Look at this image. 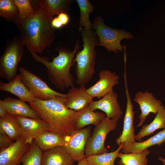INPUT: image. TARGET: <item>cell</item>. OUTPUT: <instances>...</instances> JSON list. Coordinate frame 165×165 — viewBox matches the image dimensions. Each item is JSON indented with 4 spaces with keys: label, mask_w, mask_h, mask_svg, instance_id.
<instances>
[{
    "label": "cell",
    "mask_w": 165,
    "mask_h": 165,
    "mask_svg": "<svg viewBox=\"0 0 165 165\" xmlns=\"http://www.w3.org/2000/svg\"><path fill=\"white\" fill-rule=\"evenodd\" d=\"M53 18L45 8L38 6L31 17L24 20L18 18L14 22L28 50L41 53L52 44L56 36V29L51 24Z\"/></svg>",
    "instance_id": "cell-1"
},
{
    "label": "cell",
    "mask_w": 165,
    "mask_h": 165,
    "mask_svg": "<svg viewBox=\"0 0 165 165\" xmlns=\"http://www.w3.org/2000/svg\"><path fill=\"white\" fill-rule=\"evenodd\" d=\"M14 142L3 131L0 130V150L7 148Z\"/></svg>",
    "instance_id": "cell-32"
},
{
    "label": "cell",
    "mask_w": 165,
    "mask_h": 165,
    "mask_svg": "<svg viewBox=\"0 0 165 165\" xmlns=\"http://www.w3.org/2000/svg\"><path fill=\"white\" fill-rule=\"evenodd\" d=\"M124 78L127 98L126 108L123 119V130L116 141L119 146L123 144V148L128 147L136 142L134 126L135 112L133 110L134 105L129 92L126 77Z\"/></svg>",
    "instance_id": "cell-10"
},
{
    "label": "cell",
    "mask_w": 165,
    "mask_h": 165,
    "mask_svg": "<svg viewBox=\"0 0 165 165\" xmlns=\"http://www.w3.org/2000/svg\"><path fill=\"white\" fill-rule=\"evenodd\" d=\"M165 142V129L145 141H136L128 147L123 148L121 152L124 153L139 152L152 146L160 145Z\"/></svg>",
    "instance_id": "cell-23"
},
{
    "label": "cell",
    "mask_w": 165,
    "mask_h": 165,
    "mask_svg": "<svg viewBox=\"0 0 165 165\" xmlns=\"http://www.w3.org/2000/svg\"><path fill=\"white\" fill-rule=\"evenodd\" d=\"M19 71L23 82L36 99L46 101L58 97H66V94L52 89L41 78L25 68L20 67Z\"/></svg>",
    "instance_id": "cell-8"
},
{
    "label": "cell",
    "mask_w": 165,
    "mask_h": 165,
    "mask_svg": "<svg viewBox=\"0 0 165 165\" xmlns=\"http://www.w3.org/2000/svg\"><path fill=\"white\" fill-rule=\"evenodd\" d=\"M0 90L10 93L19 99L29 103L36 99L23 82L20 74H17L13 80L8 82L0 80Z\"/></svg>",
    "instance_id": "cell-18"
},
{
    "label": "cell",
    "mask_w": 165,
    "mask_h": 165,
    "mask_svg": "<svg viewBox=\"0 0 165 165\" xmlns=\"http://www.w3.org/2000/svg\"><path fill=\"white\" fill-rule=\"evenodd\" d=\"M8 113L14 116L40 118L38 113L25 102L10 97L1 100Z\"/></svg>",
    "instance_id": "cell-16"
},
{
    "label": "cell",
    "mask_w": 165,
    "mask_h": 165,
    "mask_svg": "<svg viewBox=\"0 0 165 165\" xmlns=\"http://www.w3.org/2000/svg\"><path fill=\"white\" fill-rule=\"evenodd\" d=\"M150 151L148 148L139 152L124 153L119 152L118 157L120 158L119 165H147V156Z\"/></svg>",
    "instance_id": "cell-26"
},
{
    "label": "cell",
    "mask_w": 165,
    "mask_h": 165,
    "mask_svg": "<svg viewBox=\"0 0 165 165\" xmlns=\"http://www.w3.org/2000/svg\"><path fill=\"white\" fill-rule=\"evenodd\" d=\"M83 42V48L76 53L74 60L75 64L76 83L85 85L92 79L95 72L96 53L95 47L98 39L95 32L80 28Z\"/></svg>",
    "instance_id": "cell-4"
},
{
    "label": "cell",
    "mask_w": 165,
    "mask_h": 165,
    "mask_svg": "<svg viewBox=\"0 0 165 165\" xmlns=\"http://www.w3.org/2000/svg\"><path fill=\"white\" fill-rule=\"evenodd\" d=\"M31 142L22 137L9 147L0 150V165H17L24 155L30 148Z\"/></svg>",
    "instance_id": "cell-13"
},
{
    "label": "cell",
    "mask_w": 165,
    "mask_h": 165,
    "mask_svg": "<svg viewBox=\"0 0 165 165\" xmlns=\"http://www.w3.org/2000/svg\"><path fill=\"white\" fill-rule=\"evenodd\" d=\"M165 129V108L162 105L160 108L154 120L150 123L143 125L137 134L135 140L140 141L146 136L150 135L160 129Z\"/></svg>",
    "instance_id": "cell-22"
},
{
    "label": "cell",
    "mask_w": 165,
    "mask_h": 165,
    "mask_svg": "<svg viewBox=\"0 0 165 165\" xmlns=\"http://www.w3.org/2000/svg\"><path fill=\"white\" fill-rule=\"evenodd\" d=\"M80 10L79 23L80 28L87 30L92 29L90 15L94 10V6L88 0H76Z\"/></svg>",
    "instance_id": "cell-28"
},
{
    "label": "cell",
    "mask_w": 165,
    "mask_h": 165,
    "mask_svg": "<svg viewBox=\"0 0 165 165\" xmlns=\"http://www.w3.org/2000/svg\"><path fill=\"white\" fill-rule=\"evenodd\" d=\"M134 101L139 105L141 113L138 117L140 121L137 127L142 126L148 116L151 113L156 114L162 105V102L153 94L147 91H139L134 95Z\"/></svg>",
    "instance_id": "cell-14"
},
{
    "label": "cell",
    "mask_w": 165,
    "mask_h": 165,
    "mask_svg": "<svg viewBox=\"0 0 165 165\" xmlns=\"http://www.w3.org/2000/svg\"><path fill=\"white\" fill-rule=\"evenodd\" d=\"M78 162V163L76 165H91L85 160L84 158Z\"/></svg>",
    "instance_id": "cell-36"
},
{
    "label": "cell",
    "mask_w": 165,
    "mask_h": 165,
    "mask_svg": "<svg viewBox=\"0 0 165 165\" xmlns=\"http://www.w3.org/2000/svg\"><path fill=\"white\" fill-rule=\"evenodd\" d=\"M18 9L19 18L21 20L28 18L33 15L35 10L31 0H14Z\"/></svg>",
    "instance_id": "cell-31"
},
{
    "label": "cell",
    "mask_w": 165,
    "mask_h": 165,
    "mask_svg": "<svg viewBox=\"0 0 165 165\" xmlns=\"http://www.w3.org/2000/svg\"><path fill=\"white\" fill-rule=\"evenodd\" d=\"M118 96L113 90L99 100L93 101L89 105L93 110H100L104 112L106 117L119 120L123 114L118 101Z\"/></svg>",
    "instance_id": "cell-12"
},
{
    "label": "cell",
    "mask_w": 165,
    "mask_h": 165,
    "mask_svg": "<svg viewBox=\"0 0 165 165\" xmlns=\"http://www.w3.org/2000/svg\"><path fill=\"white\" fill-rule=\"evenodd\" d=\"M57 16L63 26L67 24L69 21L70 18L67 13H61Z\"/></svg>",
    "instance_id": "cell-33"
},
{
    "label": "cell",
    "mask_w": 165,
    "mask_h": 165,
    "mask_svg": "<svg viewBox=\"0 0 165 165\" xmlns=\"http://www.w3.org/2000/svg\"><path fill=\"white\" fill-rule=\"evenodd\" d=\"M98 80L86 89L88 94L93 98L101 99L113 90V87L119 83V77L115 72L101 70L98 74Z\"/></svg>",
    "instance_id": "cell-11"
},
{
    "label": "cell",
    "mask_w": 165,
    "mask_h": 165,
    "mask_svg": "<svg viewBox=\"0 0 165 165\" xmlns=\"http://www.w3.org/2000/svg\"><path fill=\"white\" fill-rule=\"evenodd\" d=\"M64 98L58 97L46 101L36 99L29 104L37 112L39 118L47 123L48 131L66 136L70 135L75 130L76 111L65 106Z\"/></svg>",
    "instance_id": "cell-2"
},
{
    "label": "cell",
    "mask_w": 165,
    "mask_h": 165,
    "mask_svg": "<svg viewBox=\"0 0 165 165\" xmlns=\"http://www.w3.org/2000/svg\"><path fill=\"white\" fill-rule=\"evenodd\" d=\"M75 161L64 146L42 151L41 165H73Z\"/></svg>",
    "instance_id": "cell-17"
},
{
    "label": "cell",
    "mask_w": 165,
    "mask_h": 165,
    "mask_svg": "<svg viewBox=\"0 0 165 165\" xmlns=\"http://www.w3.org/2000/svg\"><path fill=\"white\" fill-rule=\"evenodd\" d=\"M92 28L95 30L98 38V46L103 47L108 51L116 53L122 52L124 49V46L121 43L123 39H130L134 37L130 33L125 30L115 29L108 26L100 16H97L94 19Z\"/></svg>",
    "instance_id": "cell-5"
},
{
    "label": "cell",
    "mask_w": 165,
    "mask_h": 165,
    "mask_svg": "<svg viewBox=\"0 0 165 165\" xmlns=\"http://www.w3.org/2000/svg\"><path fill=\"white\" fill-rule=\"evenodd\" d=\"M0 130L3 131L14 141L23 137L19 123L14 116L9 114L3 117H0Z\"/></svg>",
    "instance_id": "cell-25"
},
{
    "label": "cell",
    "mask_w": 165,
    "mask_h": 165,
    "mask_svg": "<svg viewBox=\"0 0 165 165\" xmlns=\"http://www.w3.org/2000/svg\"><path fill=\"white\" fill-rule=\"evenodd\" d=\"M42 151L34 139L28 150L20 159L22 165H41Z\"/></svg>",
    "instance_id": "cell-29"
},
{
    "label": "cell",
    "mask_w": 165,
    "mask_h": 165,
    "mask_svg": "<svg viewBox=\"0 0 165 165\" xmlns=\"http://www.w3.org/2000/svg\"><path fill=\"white\" fill-rule=\"evenodd\" d=\"M14 117L20 127L23 137L33 138L38 134L48 130V124L40 118H33L20 116Z\"/></svg>",
    "instance_id": "cell-19"
},
{
    "label": "cell",
    "mask_w": 165,
    "mask_h": 165,
    "mask_svg": "<svg viewBox=\"0 0 165 165\" xmlns=\"http://www.w3.org/2000/svg\"><path fill=\"white\" fill-rule=\"evenodd\" d=\"M35 2L38 6L45 8L50 15L53 18L61 13H68L69 11L73 0H39Z\"/></svg>",
    "instance_id": "cell-24"
},
{
    "label": "cell",
    "mask_w": 165,
    "mask_h": 165,
    "mask_svg": "<svg viewBox=\"0 0 165 165\" xmlns=\"http://www.w3.org/2000/svg\"><path fill=\"white\" fill-rule=\"evenodd\" d=\"M25 46L19 35L6 40V48L0 58V76L9 82L16 76L18 67Z\"/></svg>",
    "instance_id": "cell-6"
},
{
    "label": "cell",
    "mask_w": 165,
    "mask_h": 165,
    "mask_svg": "<svg viewBox=\"0 0 165 165\" xmlns=\"http://www.w3.org/2000/svg\"><path fill=\"white\" fill-rule=\"evenodd\" d=\"M19 13L14 0H0V16L9 22H14L19 18Z\"/></svg>",
    "instance_id": "cell-30"
},
{
    "label": "cell",
    "mask_w": 165,
    "mask_h": 165,
    "mask_svg": "<svg viewBox=\"0 0 165 165\" xmlns=\"http://www.w3.org/2000/svg\"><path fill=\"white\" fill-rule=\"evenodd\" d=\"M158 160L162 162L163 165H165V158H163L162 157L159 156L158 158Z\"/></svg>",
    "instance_id": "cell-37"
},
{
    "label": "cell",
    "mask_w": 165,
    "mask_h": 165,
    "mask_svg": "<svg viewBox=\"0 0 165 165\" xmlns=\"http://www.w3.org/2000/svg\"><path fill=\"white\" fill-rule=\"evenodd\" d=\"M123 146L122 144L114 151L90 155L85 157L84 159L91 165H114L115 160Z\"/></svg>",
    "instance_id": "cell-27"
},
{
    "label": "cell",
    "mask_w": 165,
    "mask_h": 165,
    "mask_svg": "<svg viewBox=\"0 0 165 165\" xmlns=\"http://www.w3.org/2000/svg\"><path fill=\"white\" fill-rule=\"evenodd\" d=\"M105 114L92 110L89 105L83 109L76 111L75 116V130H79L86 126H95L106 117Z\"/></svg>",
    "instance_id": "cell-20"
},
{
    "label": "cell",
    "mask_w": 165,
    "mask_h": 165,
    "mask_svg": "<svg viewBox=\"0 0 165 165\" xmlns=\"http://www.w3.org/2000/svg\"><path fill=\"white\" fill-rule=\"evenodd\" d=\"M51 24L53 27L55 29L60 28L63 26L57 16L53 17Z\"/></svg>",
    "instance_id": "cell-34"
},
{
    "label": "cell",
    "mask_w": 165,
    "mask_h": 165,
    "mask_svg": "<svg viewBox=\"0 0 165 165\" xmlns=\"http://www.w3.org/2000/svg\"><path fill=\"white\" fill-rule=\"evenodd\" d=\"M86 89L85 85L70 88L64 99L65 106L77 111L89 105L93 101V98L88 94Z\"/></svg>",
    "instance_id": "cell-15"
},
{
    "label": "cell",
    "mask_w": 165,
    "mask_h": 165,
    "mask_svg": "<svg viewBox=\"0 0 165 165\" xmlns=\"http://www.w3.org/2000/svg\"><path fill=\"white\" fill-rule=\"evenodd\" d=\"M20 163L18 164L17 165H20Z\"/></svg>",
    "instance_id": "cell-38"
},
{
    "label": "cell",
    "mask_w": 165,
    "mask_h": 165,
    "mask_svg": "<svg viewBox=\"0 0 165 165\" xmlns=\"http://www.w3.org/2000/svg\"><path fill=\"white\" fill-rule=\"evenodd\" d=\"M90 126L75 130L69 136H66L64 147L74 160L78 162L85 157V150L87 141L91 136Z\"/></svg>",
    "instance_id": "cell-9"
},
{
    "label": "cell",
    "mask_w": 165,
    "mask_h": 165,
    "mask_svg": "<svg viewBox=\"0 0 165 165\" xmlns=\"http://www.w3.org/2000/svg\"><path fill=\"white\" fill-rule=\"evenodd\" d=\"M81 46L79 40H77L72 51L59 46L56 48L58 53L57 57L49 62L47 58L38 56L31 49H28L35 60L46 67L49 79L51 82L61 91L74 86V79L70 72L72 66L75 65L74 59L80 50Z\"/></svg>",
    "instance_id": "cell-3"
},
{
    "label": "cell",
    "mask_w": 165,
    "mask_h": 165,
    "mask_svg": "<svg viewBox=\"0 0 165 165\" xmlns=\"http://www.w3.org/2000/svg\"><path fill=\"white\" fill-rule=\"evenodd\" d=\"M118 121L106 116L95 126L92 135L90 137L86 144L85 157L108 152V149L105 147V140L108 133L116 128Z\"/></svg>",
    "instance_id": "cell-7"
},
{
    "label": "cell",
    "mask_w": 165,
    "mask_h": 165,
    "mask_svg": "<svg viewBox=\"0 0 165 165\" xmlns=\"http://www.w3.org/2000/svg\"><path fill=\"white\" fill-rule=\"evenodd\" d=\"M9 114L3 105L1 100H0V117H3Z\"/></svg>",
    "instance_id": "cell-35"
},
{
    "label": "cell",
    "mask_w": 165,
    "mask_h": 165,
    "mask_svg": "<svg viewBox=\"0 0 165 165\" xmlns=\"http://www.w3.org/2000/svg\"><path fill=\"white\" fill-rule=\"evenodd\" d=\"M42 151L49 150L65 145L66 136L57 132L46 131L33 137Z\"/></svg>",
    "instance_id": "cell-21"
}]
</instances>
